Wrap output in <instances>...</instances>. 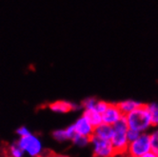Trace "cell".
Instances as JSON below:
<instances>
[{"label": "cell", "instance_id": "obj_20", "mask_svg": "<svg viewBox=\"0 0 158 157\" xmlns=\"http://www.w3.org/2000/svg\"><path fill=\"white\" fill-rule=\"evenodd\" d=\"M141 157H158V155L155 154V153L152 152V151H150L149 153H147V154H145V155H143V156H141Z\"/></svg>", "mask_w": 158, "mask_h": 157}, {"label": "cell", "instance_id": "obj_23", "mask_svg": "<svg viewBox=\"0 0 158 157\" xmlns=\"http://www.w3.org/2000/svg\"><path fill=\"white\" fill-rule=\"evenodd\" d=\"M46 157H48V156H46Z\"/></svg>", "mask_w": 158, "mask_h": 157}, {"label": "cell", "instance_id": "obj_9", "mask_svg": "<svg viewBox=\"0 0 158 157\" xmlns=\"http://www.w3.org/2000/svg\"><path fill=\"white\" fill-rule=\"evenodd\" d=\"M74 130L72 125L66 127L64 129H57L52 131V137L57 142H66L72 141L73 137L74 136Z\"/></svg>", "mask_w": 158, "mask_h": 157}, {"label": "cell", "instance_id": "obj_10", "mask_svg": "<svg viewBox=\"0 0 158 157\" xmlns=\"http://www.w3.org/2000/svg\"><path fill=\"white\" fill-rule=\"evenodd\" d=\"M112 131H114V127L105 124V123H101L100 125L94 128V135L95 137L101 138V139H106V140H110Z\"/></svg>", "mask_w": 158, "mask_h": 157}, {"label": "cell", "instance_id": "obj_14", "mask_svg": "<svg viewBox=\"0 0 158 157\" xmlns=\"http://www.w3.org/2000/svg\"><path fill=\"white\" fill-rule=\"evenodd\" d=\"M146 106L148 108L153 126L157 127L158 126V103H149L146 104Z\"/></svg>", "mask_w": 158, "mask_h": 157}, {"label": "cell", "instance_id": "obj_6", "mask_svg": "<svg viewBox=\"0 0 158 157\" xmlns=\"http://www.w3.org/2000/svg\"><path fill=\"white\" fill-rule=\"evenodd\" d=\"M48 108L52 113L58 114H65L68 113H71V111H74V110L82 109L81 104H76V103L71 102V101H67V100L54 101V102L51 103L48 106Z\"/></svg>", "mask_w": 158, "mask_h": 157}, {"label": "cell", "instance_id": "obj_12", "mask_svg": "<svg viewBox=\"0 0 158 157\" xmlns=\"http://www.w3.org/2000/svg\"><path fill=\"white\" fill-rule=\"evenodd\" d=\"M82 114L89 121V123H91L94 128L100 125L101 123H103L102 114L98 113L95 109H84Z\"/></svg>", "mask_w": 158, "mask_h": 157}, {"label": "cell", "instance_id": "obj_7", "mask_svg": "<svg viewBox=\"0 0 158 157\" xmlns=\"http://www.w3.org/2000/svg\"><path fill=\"white\" fill-rule=\"evenodd\" d=\"M124 118V114L120 110L117 103H110L106 110L102 114V121L105 124L114 126Z\"/></svg>", "mask_w": 158, "mask_h": 157}, {"label": "cell", "instance_id": "obj_11", "mask_svg": "<svg viewBox=\"0 0 158 157\" xmlns=\"http://www.w3.org/2000/svg\"><path fill=\"white\" fill-rule=\"evenodd\" d=\"M144 103L139 102L137 100H133V99H126L120 101V102L117 103V106L119 107L120 110L122 111V114L124 115H126L128 114H130L131 111L134 110L135 109L139 108L140 106H142Z\"/></svg>", "mask_w": 158, "mask_h": 157}, {"label": "cell", "instance_id": "obj_8", "mask_svg": "<svg viewBox=\"0 0 158 157\" xmlns=\"http://www.w3.org/2000/svg\"><path fill=\"white\" fill-rule=\"evenodd\" d=\"M73 130L75 134H79V135H83L92 138L94 135V127L89 123V121L82 114L81 116H79L73 124H72Z\"/></svg>", "mask_w": 158, "mask_h": 157}, {"label": "cell", "instance_id": "obj_2", "mask_svg": "<svg viewBox=\"0 0 158 157\" xmlns=\"http://www.w3.org/2000/svg\"><path fill=\"white\" fill-rule=\"evenodd\" d=\"M112 127H114V131H112L110 142L114 146L117 157H123L127 153L130 143L128 138L129 127L125 121V118L121 119Z\"/></svg>", "mask_w": 158, "mask_h": 157}, {"label": "cell", "instance_id": "obj_4", "mask_svg": "<svg viewBox=\"0 0 158 157\" xmlns=\"http://www.w3.org/2000/svg\"><path fill=\"white\" fill-rule=\"evenodd\" d=\"M152 151V142L150 132L140 133L139 136L131 141L128 146L126 155L133 157H141Z\"/></svg>", "mask_w": 158, "mask_h": 157}, {"label": "cell", "instance_id": "obj_13", "mask_svg": "<svg viewBox=\"0 0 158 157\" xmlns=\"http://www.w3.org/2000/svg\"><path fill=\"white\" fill-rule=\"evenodd\" d=\"M5 152L6 157H27L23 150L18 145L17 141L9 144L5 150Z\"/></svg>", "mask_w": 158, "mask_h": 157}, {"label": "cell", "instance_id": "obj_16", "mask_svg": "<svg viewBox=\"0 0 158 157\" xmlns=\"http://www.w3.org/2000/svg\"><path fill=\"white\" fill-rule=\"evenodd\" d=\"M72 142L75 146H77V147L84 148V147H87L88 145H89V143H91V138L87 136H83V135H79V134H74V136L72 139Z\"/></svg>", "mask_w": 158, "mask_h": 157}, {"label": "cell", "instance_id": "obj_22", "mask_svg": "<svg viewBox=\"0 0 158 157\" xmlns=\"http://www.w3.org/2000/svg\"><path fill=\"white\" fill-rule=\"evenodd\" d=\"M123 157H133V156H130V155H125V156H123Z\"/></svg>", "mask_w": 158, "mask_h": 157}, {"label": "cell", "instance_id": "obj_24", "mask_svg": "<svg viewBox=\"0 0 158 157\" xmlns=\"http://www.w3.org/2000/svg\"><path fill=\"white\" fill-rule=\"evenodd\" d=\"M157 127H158V126H157Z\"/></svg>", "mask_w": 158, "mask_h": 157}, {"label": "cell", "instance_id": "obj_17", "mask_svg": "<svg viewBox=\"0 0 158 157\" xmlns=\"http://www.w3.org/2000/svg\"><path fill=\"white\" fill-rule=\"evenodd\" d=\"M109 104H110V103H109V102H107V101H104V100H99V99H98L94 109L97 110L98 113H100L101 114H102L104 113V111L106 110V109L108 108Z\"/></svg>", "mask_w": 158, "mask_h": 157}, {"label": "cell", "instance_id": "obj_18", "mask_svg": "<svg viewBox=\"0 0 158 157\" xmlns=\"http://www.w3.org/2000/svg\"><path fill=\"white\" fill-rule=\"evenodd\" d=\"M15 132H16V134H17L18 138L27 136V135H29L30 133H31V131L26 126H20L19 128L16 129V131H15Z\"/></svg>", "mask_w": 158, "mask_h": 157}, {"label": "cell", "instance_id": "obj_19", "mask_svg": "<svg viewBox=\"0 0 158 157\" xmlns=\"http://www.w3.org/2000/svg\"><path fill=\"white\" fill-rule=\"evenodd\" d=\"M140 132L138 131H135V130H130L129 129V131H128V138H129V141H132L134 139H136L138 136H139Z\"/></svg>", "mask_w": 158, "mask_h": 157}, {"label": "cell", "instance_id": "obj_15", "mask_svg": "<svg viewBox=\"0 0 158 157\" xmlns=\"http://www.w3.org/2000/svg\"><path fill=\"white\" fill-rule=\"evenodd\" d=\"M151 142H152V151L158 155V127H153L151 131Z\"/></svg>", "mask_w": 158, "mask_h": 157}, {"label": "cell", "instance_id": "obj_1", "mask_svg": "<svg viewBox=\"0 0 158 157\" xmlns=\"http://www.w3.org/2000/svg\"><path fill=\"white\" fill-rule=\"evenodd\" d=\"M125 121L130 130L138 131L140 133L150 132L154 127L146 104L131 111L130 114L124 115Z\"/></svg>", "mask_w": 158, "mask_h": 157}, {"label": "cell", "instance_id": "obj_21", "mask_svg": "<svg viewBox=\"0 0 158 157\" xmlns=\"http://www.w3.org/2000/svg\"><path fill=\"white\" fill-rule=\"evenodd\" d=\"M48 157H69V156L64 155V154H51Z\"/></svg>", "mask_w": 158, "mask_h": 157}, {"label": "cell", "instance_id": "obj_3", "mask_svg": "<svg viewBox=\"0 0 158 157\" xmlns=\"http://www.w3.org/2000/svg\"><path fill=\"white\" fill-rule=\"evenodd\" d=\"M17 143L27 157H43L45 154L42 140L32 132L27 136L18 138Z\"/></svg>", "mask_w": 158, "mask_h": 157}, {"label": "cell", "instance_id": "obj_5", "mask_svg": "<svg viewBox=\"0 0 158 157\" xmlns=\"http://www.w3.org/2000/svg\"><path fill=\"white\" fill-rule=\"evenodd\" d=\"M94 157H117L110 140L92 136L91 143Z\"/></svg>", "mask_w": 158, "mask_h": 157}]
</instances>
